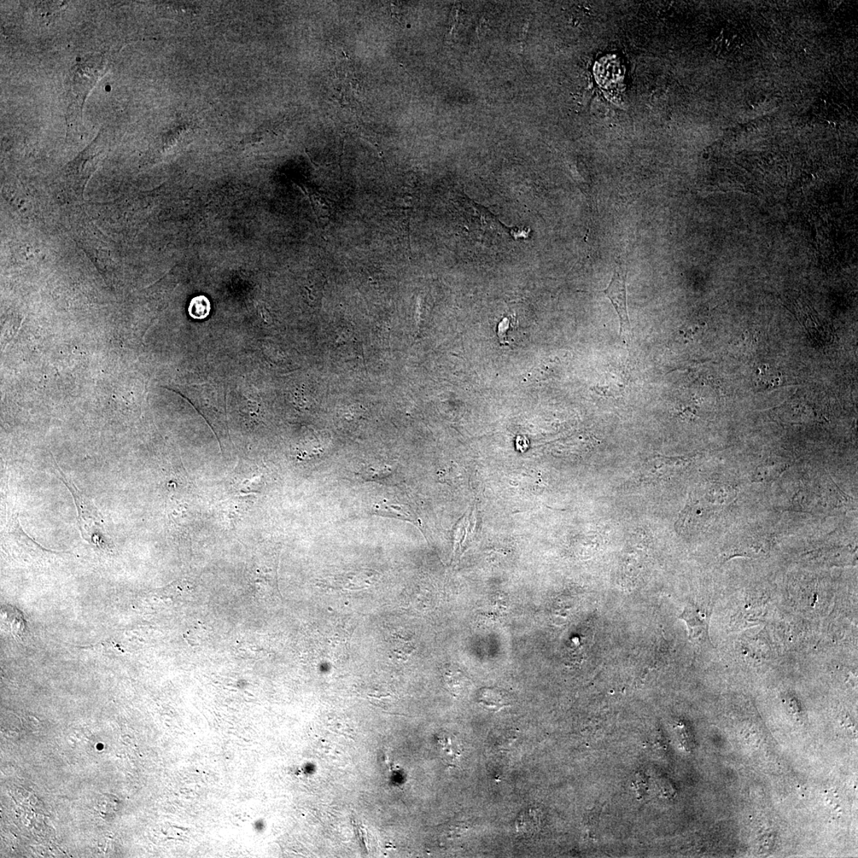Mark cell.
I'll list each match as a JSON object with an SVG mask.
<instances>
[{
    "label": "cell",
    "mask_w": 858,
    "mask_h": 858,
    "mask_svg": "<svg viewBox=\"0 0 858 858\" xmlns=\"http://www.w3.org/2000/svg\"><path fill=\"white\" fill-rule=\"evenodd\" d=\"M59 472L61 480L71 492L77 506L78 513V524L83 538L102 550H110L113 543L110 541L106 530V525L100 511L92 501L69 482L64 476L59 466L56 464Z\"/></svg>",
    "instance_id": "2"
},
{
    "label": "cell",
    "mask_w": 858,
    "mask_h": 858,
    "mask_svg": "<svg viewBox=\"0 0 858 858\" xmlns=\"http://www.w3.org/2000/svg\"><path fill=\"white\" fill-rule=\"evenodd\" d=\"M627 268L626 262L620 261L613 274L611 282L605 290L604 294L614 306L620 320V336L624 341H629L631 336V329L627 312Z\"/></svg>",
    "instance_id": "3"
},
{
    "label": "cell",
    "mask_w": 858,
    "mask_h": 858,
    "mask_svg": "<svg viewBox=\"0 0 858 858\" xmlns=\"http://www.w3.org/2000/svg\"><path fill=\"white\" fill-rule=\"evenodd\" d=\"M510 702L509 694L499 688H482L478 694V703L494 712L510 707Z\"/></svg>",
    "instance_id": "6"
},
{
    "label": "cell",
    "mask_w": 858,
    "mask_h": 858,
    "mask_svg": "<svg viewBox=\"0 0 858 858\" xmlns=\"http://www.w3.org/2000/svg\"><path fill=\"white\" fill-rule=\"evenodd\" d=\"M786 464L768 463L759 465L752 476L755 482H769L778 478L787 470Z\"/></svg>",
    "instance_id": "8"
},
{
    "label": "cell",
    "mask_w": 858,
    "mask_h": 858,
    "mask_svg": "<svg viewBox=\"0 0 858 858\" xmlns=\"http://www.w3.org/2000/svg\"><path fill=\"white\" fill-rule=\"evenodd\" d=\"M734 498V490L723 485L712 486L698 492L682 512L677 529H701Z\"/></svg>",
    "instance_id": "1"
},
{
    "label": "cell",
    "mask_w": 858,
    "mask_h": 858,
    "mask_svg": "<svg viewBox=\"0 0 858 858\" xmlns=\"http://www.w3.org/2000/svg\"><path fill=\"white\" fill-rule=\"evenodd\" d=\"M211 311V303L206 296L192 299L189 306V313L192 318L206 319Z\"/></svg>",
    "instance_id": "10"
},
{
    "label": "cell",
    "mask_w": 858,
    "mask_h": 858,
    "mask_svg": "<svg viewBox=\"0 0 858 858\" xmlns=\"http://www.w3.org/2000/svg\"><path fill=\"white\" fill-rule=\"evenodd\" d=\"M375 512L382 516L392 517L401 519V520H410V515L408 513L405 507L401 505L394 504H381L375 506Z\"/></svg>",
    "instance_id": "11"
},
{
    "label": "cell",
    "mask_w": 858,
    "mask_h": 858,
    "mask_svg": "<svg viewBox=\"0 0 858 858\" xmlns=\"http://www.w3.org/2000/svg\"><path fill=\"white\" fill-rule=\"evenodd\" d=\"M712 610L697 603H688L680 616L687 624L689 639L698 645H712L709 627Z\"/></svg>",
    "instance_id": "4"
},
{
    "label": "cell",
    "mask_w": 858,
    "mask_h": 858,
    "mask_svg": "<svg viewBox=\"0 0 858 858\" xmlns=\"http://www.w3.org/2000/svg\"><path fill=\"white\" fill-rule=\"evenodd\" d=\"M542 824L541 810L529 808L522 811L516 820V828L522 836H532L540 831Z\"/></svg>",
    "instance_id": "7"
},
{
    "label": "cell",
    "mask_w": 858,
    "mask_h": 858,
    "mask_svg": "<svg viewBox=\"0 0 858 858\" xmlns=\"http://www.w3.org/2000/svg\"><path fill=\"white\" fill-rule=\"evenodd\" d=\"M378 579V572L363 569L330 577L329 585L347 591H357L370 587L375 585Z\"/></svg>",
    "instance_id": "5"
},
{
    "label": "cell",
    "mask_w": 858,
    "mask_h": 858,
    "mask_svg": "<svg viewBox=\"0 0 858 858\" xmlns=\"http://www.w3.org/2000/svg\"><path fill=\"white\" fill-rule=\"evenodd\" d=\"M437 745L439 746L443 757L447 762L453 763L458 760L460 755L459 746L458 741L452 735L446 733L441 734L437 738Z\"/></svg>",
    "instance_id": "9"
}]
</instances>
